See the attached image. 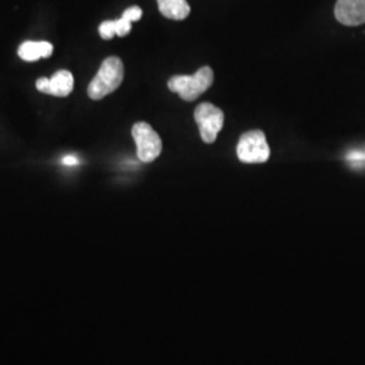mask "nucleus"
I'll use <instances>...</instances> for the list:
<instances>
[{"label": "nucleus", "instance_id": "f257e3e1", "mask_svg": "<svg viewBox=\"0 0 365 365\" xmlns=\"http://www.w3.org/2000/svg\"><path fill=\"white\" fill-rule=\"evenodd\" d=\"M125 68L120 58L108 57L102 63L96 76L88 86V96L93 101H101L113 93L123 81Z\"/></svg>", "mask_w": 365, "mask_h": 365}, {"label": "nucleus", "instance_id": "1a4fd4ad", "mask_svg": "<svg viewBox=\"0 0 365 365\" xmlns=\"http://www.w3.org/2000/svg\"><path fill=\"white\" fill-rule=\"evenodd\" d=\"M158 10L165 18L182 21L190 15V4L187 0H157Z\"/></svg>", "mask_w": 365, "mask_h": 365}, {"label": "nucleus", "instance_id": "423d86ee", "mask_svg": "<svg viewBox=\"0 0 365 365\" xmlns=\"http://www.w3.org/2000/svg\"><path fill=\"white\" fill-rule=\"evenodd\" d=\"M75 86V78L73 75L66 71H57L52 78H41L37 80L36 87L39 92L53 95L57 98H66L71 92L73 91Z\"/></svg>", "mask_w": 365, "mask_h": 365}, {"label": "nucleus", "instance_id": "6e6552de", "mask_svg": "<svg viewBox=\"0 0 365 365\" xmlns=\"http://www.w3.org/2000/svg\"><path fill=\"white\" fill-rule=\"evenodd\" d=\"M53 54V45L48 41H26L18 48V56L27 63L48 58Z\"/></svg>", "mask_w": 365, "mask_h": 365}, {"label": "nucleus", "instance_id": "0eeeda50", "mask_svg": "<svg viewBox=\"0 0 365 365\" xmlns=\"http://www.w3.org/2000/svg\"><path fill=\"white\" fill-rule=\"evenodd\" d=\"M334 15L345 26H360L365 24V0H337Z\"/></svg>", "mask_w": 365, "mask_h": 365}, {"label": "nucleus", "instance_id": "39448f33", "mask_svg": "<svg viewBox=\"0 0 365 365\" xmlns=\"http://www.w3.org/2000/svg\"><path fill=\"white\" fill-rule=\"evenodd\" d=\"M194 118L200 131L202 140L206 144H212L217 140L218 133L222 130L225 122L223 111L211 103H200L195 108Z\"/></svg>", "mask_w": 365, "mask_h": 365}, {"label": "nucleus", "instance_id": "f8f14e48", "mask_svg": "<svg viewBox=\"0 0 365 365\" xmlns=\"http://www.w3.org/2000/svg\"><path fill=\"white\" fill-rule=\"evenodd\" d=\"M122 16L123 18H126V19H129L131 24L133 22H137V21H140L141 19V16H143V10L138 7V6H133V7H129V9H126L123 14H122Z\"/></svg>", "mask_w": 365, "mask_h": 365}, {"label": "nucleus", "instance_id": "9d476101", "mask_svg": "<svg viewBox=\"0 0 365 365\" xmlns=\"http://www.w3.org/2000/svg\"><path fill=\"white\" fill-rule=\"evenodd\" d=\"M114 30L118 37H125L131 31V22L129 19L120 16L117 21H114Z\"/></svg>", "mask_w": 365, "mask_h": 365}, {"label": "nucleus", "instance_id": "20e7f679", "mask_svg": "<svg viewBox=\"0 0 365 365\" xmlns=\"http://www.w3.org/2000/svg\"><path fill=\"white\" fill-rule=\"evenodd\" d=\"M131 135L137 145V156L143 163H152L161 155L163 141L149 123H135L131 129Z\"/></svg>", "mask_w": 365, "mask_h": 365}, {"label": "nucleus", "instance_id": "9b49d317", "mask_svg": "<svg viewBox=\"0 0 365 365\" xmlns=\"http://www.w3.org/2000/svg\"><path fill=\"white\" fill-rule=\"evenodd\" d=\"M99 34L103 39H111L115 36L114 30V21H105L99 26Z\"/></svg>", "mask_w": 365, "mask_h": 365}, {"label": "nucleus", "instance_id": "f03ea898", "mask_svg": "<svg viewBox=\"0 0 365 365\" xmlns=\"http://www.w3.org/2000/svg\"><path fill=\"white\" fill-rule=\"evenodd\" d=\"M214 81V73L210 66H203L192 76H173L168 81L170 91L178 93L182 101L194 102L203 92L207 91Z\"/></svg>", "mask_w": 365, "mask_h": 365}, {"label": "nucleus", "instance_id": "7ed1b4c3", "mask_svg": "<svg viewBox=\"0 0 365 365\" xmlns=\"http://www.w3.org/2000/svg\"><path fill=\"white\" fill-rule=\"evenodd\" d=\"M271 155L265 134L261 130H252L241 135L237 145V156L245 164L265 163Z\"/></svg>", "mask_w": 365, "mask_h": 365}, {"label": "nucleus", "instance_id": "ddd939ff", "mask_svg": "<svg viewBox=\"0 0 365 365\" xmlns=\"http://www.w3.org/2000/svg\"><path fill=\"white\" fill-rule=\"evenodd\" d=\"M63 163L68 165V167H73V165H78V160L76 156H66L63 158Z\"/></svg>", "mask_w": 365, "mask_h": 365}, {"label": "nucleus", "instance_id": "4468645a", "mask_svg": "<svg viewBox=\"0 0 365 365\" xmlns=\"http://www.w3.org/2000/svg\"><path fill=\"white\" fill-rule=\"evenodd\" d=\"M365 157L363 153H359V152H354V153H351L349 156H348V160H357V161H361V160H364Z\"/></svg>", "mask_w": 365, "mask_h": 365}]
</instances>
